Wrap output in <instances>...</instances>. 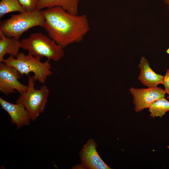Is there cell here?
Wrapping results in <instances>:
<instances>
[{"label": "cell", "mask_w": 169, "mask_h": 169, "mask_svg": "<svg viewBox=\"0 0 169 169\" xmlns=\"http://www.w3.org/2000/svg\"><path fill=\"white\" fill-rule=\"evenodd\" d=\"M34 82L33 77L29 76L27 89L20 94L16 101L17 103L24 106L33 120L43 112L49 93L48 88L45 85L36 89Z\"/></svg>", "instance_id": "obj_5"}, {"label": "cell", "mask_w": 169, "mask_h": 169, "mask_svg": "<svg viewBox=\"0 0 169 169\" xmlns=\"http://www.w3.org/2000/svg\"><path fill=\"white\" fill-rule=\"evenodd\" d=\"M0 104L2 108L9 115L11 122L16 125L17 129L29 124L31 120L30 116L22 104L11 103L1 97Z\"/></svg>", "instance_id": "obj_9"}, {"label": "cell", "mask_w": 169, "mask_h": 169, "mask_svg": "<svg viewBox=\"0 0 169 169\" xmlns=\"http://www.w3.org/2000/svg\"><path fill=\"white\" fill-rule=\"evenodd\" d=\"M21 48L28 54L40 58L57 61L64 56L63 47L41 33H32L21 40Z\"/></svg>", "instance_id": "obj_4"}, {"label": "cell", "mask_w": 169, "mask_h": 169, "mask_svg": "<svg viewBox=\"0 0 169 169\" xmlns=\"http://www.w3.org/2000/svg\"><path fill=\"white\" fill-rule=\"evenodd\" d=\"M26 11L18 0H1L0 18L8 13L15 12L19 13Z\"/></svg>", "instance_id": "obj_14"}, {"label": "cell", "mask_w": 169, "mask_h": 169, "mask_svg": "<svg viewBox=\"0 0 169 169\" xmlns=\"http://www.w3.org/2000/svg\"><path fill=\"white\" fill-rule=\"evenodd\" d=\"M165 3L167 5L168 10H169V0H164Z\"/></svg>", "instance_id": "obj_17"}, {"label": "cell", "mask_w": 169, "mask_h": 169, "mask_svg": "<svg viewBox=\"0 0 169 169\" xmlns=\"http://www.w3.org/2000/svg\"><path fill=\"white\" fill-rule=\"evenodd\" d=\"M167 99H169V96H167Z\"/></svg>", "instance_id": "obj_18"}, {"label": "cell", "mask_w": 169, "mask_h": 169, "mask_svg": "<svg viewBox=\"0 0 169 169\" xmlns=\"http://www.w3.org/2000/svg\"><path fill=\"white\" fill-rule=\"evenodd\" d=\"M96 143L91 139L84 145L79 153L81 164L87 169H111L100 157L96 150Z\"/></svg>", "instance_id": "obj_8"}, {"label": "cell", "mask_w": 169, "mask_h": 169, "mask_svg": "<svg viewBox=\"0 0 169 169\" xmlns=\"http://www.w3.org/2000/svg\"><path fill=\"white\" fill-rule=\"evenodd\" d=\"M163 84L164 86L166 93L169 95V69H167L164 76Z\"/></svg>", "instance_id": "obj_16"}, {"label": "cell", "mask_w": 169, "mask_h": 169, "mask_svg": "<svg viewBox=\"0 0 169 169\" xmlns=\"http://www.w3.org/2000/svg\"><path fill=\"white\" fill-rule=\"evenodd\" d=\"M0 63L3 62L5 55L8 54L16 57L21 48V40L14 38H9L0 32Z\"/></svg>", "instance_id": "obj_12"}, {"label": "cell", "mask_w": 169, "mask_h": 169, "mask_svg": "<svg viewBox=\"0 0 169 169\" xmlns=\"http://www.w3.org/2000/svg\"><path fill=\"white\" fill-rule=\"evenodd\" d=\"M21 74L14 67L3 62L0 64V90L6 95L16 90L20 94L27 89V85L21 83L18 79Z\"/></svg>", "instance_id": "obj_6"}, {"label": "cell", "mask_w": 169, "mask_h": 169, "mask_svg": "<svg viewBox=\"0 0 169 169\" xmlns=\"http://www.w3.org/2000/svg\"><path fill=\"white\" fill-rule=\"evenodd\" d=\"M47 59L44 62L40 61V58L29 54L27 55L19 53L17 56L10 55L3 62L8 65L16 69L21 75H28L33 73L32 77L34 81H39L41 83H45L47 77L52 74L51 66Z\"/></svg>", "instance_id": "obj_2"}, {"label": "cell", "mask_w": 169, "mask_h": 169, "mask_svg": "<svg viewBox=\"0 0 169 169\" xmlns=\"http://www.w3.org/2000/svg\"><path fill=\"white\" fill-rule=\"evenodd\" d=\"M44 28L52 39L63 48L81 41L89 31L86 15L71 14L59 7L42 11Z\"/></svg>", "instance_id": "obj_1"}, {"label": "cell", "mask_w": 169, "mask_h": 169, "mask_svg": "<svg viewBox=\"0 0 169 169\" xmlns=\"http://www.w3.org/2000/svg\"><path fill=\"white\" fill-rule=\"evenodd\" d=\"M45 18L42 11H25L1 22L0 32L7 37L19 39L21 35L31 28L44 27Z\"/></svg>", "instance_id": "obj_3"}, {"label": "cell", "mask_w": 169, "mask_h": 169, "mask_svg": "<svg viewBox=\"0 0 169 169\" xmlns=\"http://www.w3.org/2000/svg\"><path fill=\"white\" fill-rule=\"evenodd\" d=\"M80 0H39L37 10L44 8L59 7L68 13L78 14L79 4Z\"/></svg>", "instance_id": "obj_11"}, {"label": "cell", "mask_w": 169, "mask_h": 169, "mask_svg": "<svg viewBox=\"0 0 169 169\" xmlns=\"http://www.w3.org/2000/svg\"><path fill=\"white\" fill-rule=\"evenodd\" d=\"M138 67L140 69L138 79L143 84L148 88H154L160 84H163L164 76L154 72L151 68L148 61L144 56L141 57Z\"/></svg>", "instance_id": "obj_10"}, {"label": "cell", "mask_w": 169, "mask_h": 169, "mask_svg": "<svg viewBox=\"0 0 169 169\" xmlns=\"http://www.w3.org/2000/svg\"><path fill=\"white\" fill-rule=\"evenodd\" d=\"M129 91L133 96V103L136 112L148 108L153 102L165 97L166 93L165 90L157 87L146 89L131 87Z\"/></svg>", "instance_id": "obj_7"}, {"label": "cell", "mask_w": 169, "mask_h": 169, "mask_svg": "<svg viewBox=\"0 0 169 169\" xmlns=\"http://www.w3.org/2000/svg\"><path fill=\"white\" fill-rule=\"evenodd\" d=\"M20 4L26 11L37 10L39 0H18Z\"/></svg>", "instance_id": "obj_15"}, {"label": "cell", "mask_w": 169, "mask_h": 169, "mask_svg": "<svg viewBox=\"0 0 169 169\" xmlns=\"http://www.w3.org/2000/svg\"><path fill=\"white\" fill-rule=\"evenodd\" d=\"M148 108L152 118L159 117L161 118L169 111V101L164 97L153 102Z\"/></svg>", "instance_id": "obj_13"}]
</instances>
